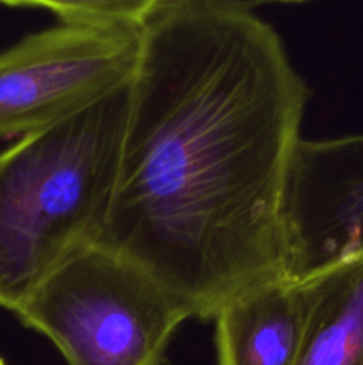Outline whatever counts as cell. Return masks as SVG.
I'll return each mask as SVG.
<instances>
[{
  "instance_id": "1",
  "label": "cell",
  "mask_w": 363,
  "mask_h": 365,
  "mask_svg": "<svg viewBox=\"0 0 363 365\" xmlns=\"http://www.w3.org/2000/svg\"><path fill=\"white\" fill-rule=\"evenodd\" d=\"M310 89L242 0H160L139 25L102 241L214 319L285 274L283 212Z\"/></svg>"
},
{
  "instance_id": "2",
  "label": "cell",
  "mask_w": 363,
  "mask_h": 365,
  "mask_svg": "<svg viewBox=\"0 0 363 365\" xmlns=\"http://www.w3.org/2000/svg\"><path fill=\"white\" fill-rule=\"evenodd\" d=\"M128 93L130 82L0 153L2 309L16 312L64 259L102 241Z\"/></svg>"
},
{
  "instance_id": "3",
  "label": "cell",
  "mask_w": 363,
  "mask_h": 365,
  "mask_svg": "<svg viewBox=\"0 0 363 365\" xmlns=\"http://www.w3.org/2000/svg\"><path fill=\"white\" fill-rule=\"evenodd\" d=\"M68 365H166L191 310L130 257L95 242L64 259L16 310Z\"/></svg>"
},
{
  "instance_id": "4",
  "label": "cell",
  "mask_w": 363,
  "mask_h": 365,
  "mask_svg": "<svg viewBox=\"0 0 363 365\" xmlns=\"http://www.w3.org/2000/svg\"><path fill=\"white\" fill-rule=\"evenodd\" d=\"M139 25L63 24L0 52V139L23 138L134 77Z\"/></svg>"
},
{
  "instance_id": "5",
  "label": "cell",
  "mask_w": 363,
  "mask_h": 365,
  "mask_svg": "<svg viewBox=\"0 0 363 365\" xmlns=\"http://www.w3.org/2000/svg\"><path fill=\"white\" fill-rule=\"evenodd\" d=\"M285 274L305 278L363 250V134L302 139L283 212Z\"/></svg>"
},
{
  "instance_id": "6",
  "label": "cell",
  "mask_w": 363,
  "mask_h": 365,
  "mask_svg": "<svg viewBox=\"0 0 363 365\" xmlns=\"http://www.w3.org/2000/svg\"><path fill=\"white\" fill-rule=\"evenodd\" d=\"M310 309L308 277L278 274L235 292L212 319L217 365H298Z\"/></svg>"
},
{
  "instance_id": "7",
  "label": "cell",
  "mask_w": 363,
  "mask_h": 365,
  "mask_svg": "<svg viewBox=\"0 0 363 365\" xmlns=\"http://www.w3.org/2000/svg\"><path fill=\"white\" fill-rule=\"evenodd\" d=\"M308 278L312 309L298 365H363V250Z\"/></svg>"
},
{
  "instance_id": "8",
  "label": "cell",
  "mask_w": 363,
  "mask_h": 365,
  "mask_svg": "<svg viewBox=\"0 0 363 365\" xmlns=\"http://www.w3.org/2000/svg\"><path fill=\"white\" fill-rule=\"evenodd\" d=\"M7 6L45 7L53 11L63 24L141 25L160 0H0Z\"/></svg>"
},
{
  "instance_id": "9",
  "label": "cell",
  "mask_w": 363,
  "mask_h": 365,
  "mask_svg": "<svg viewBox=\"0 0 363 365\" xmlns=\"http://www.w3.org/2000/svg\"><path fill=\"white\" fill-rule=\"evenodd\" d=\"M295 2H299V0H295Z\"/></svg>"
}]
</instances>
